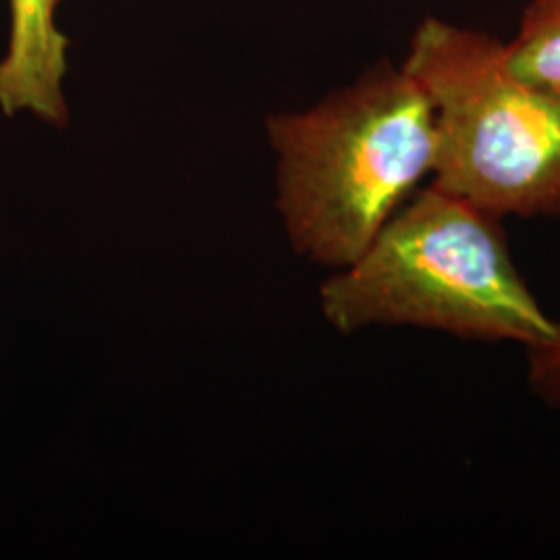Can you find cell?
<instances>
[{
    "mask_svg": "<svg viewBox=\"0 0 560 560\" xmlns=\"http://www.w3.org/2000/svg\"><path fill=\"white\" fill-rule=\"evenodd\" d=\"M268 140L293 252L342 270L432 175L436 113L402 65L381 62L305 113L270 117Z\"/></svg>",
    "mask_w": 560,
    "mask_h": 560,
    "instance_id": "1",
    "label": "cell"
},
{
    "mask_svg": "<svg viewBox=\"0 0 560 560\" xmlns=\"http://www.w3.org/2000/svg\"><path fill=\"white\" fill-rule=\"evenodd\" d=\"M320 307L342 335L418 326L527 349L557 328L521 279L501 217L434 183L400 206L358 260L322 284Z\"/></svg>",
    "mask_w": 560,
    "mask_h": 560,
    "instance_id": "2",
    "label": "cell"
},
{
    "mask_svg": "<svg viewBox=\"0 0 560 560\" xmlns=\"http://www.w3.org/2000/svg\"><path fill=\"white\" fill-rule=\"evenodd\" d=\"M402 69L434 104V185L501 219L560 217V92L520 80L497 36L439 18Z\"/></svg>",
    "mask_w": 560,
    "mask_h": 560,
    "instance_id": "3",
    "label": "cell"
},
{
    "mask_svg": "<svg viewBox=\"0 0 560 560\" xmlns=\"http://www.w3.org/2000/svg\"><path fill=\"white\" fill-rule=\"evenodd\" d=\"M62 0H9L11 32L0 60V110L32 113L55 127L69 122L62 94L69 40L55 23Z\"/></svg>",
    "mask_w": 560,
    "mask_h": 560,
    "instance_id": "4",
    "label": "cell"
},
{
    "mask_svg": "<svg viewBox=\"0 0 560 560\" xmlns=\"http://www.w3.org/2000/svg\"><path fill=\"white\" fill-rule=\"evenodd\" d=\"M504 59L520 80L560 92V0H529Z\"/></svg>",
    "mask_w": 560,
    "mask_h": 560,
    "instance_id": "5",
    "label": "cell"
},
{
    "mask_svg": "<svg viewBox=\"0 0 560 560\" xmlns=\"http://www.w3.org/2000/svg\"><path fill=\"white\" fill-rule=\"evenodd\" d=\"M527 361L534 393L546 402L560 407V322L548 339L527 347Z\"/></svg>",
    "mask_w": 560,
    "mask_h": 560,
    "instance_id": "6",
    "label": "cell"
}]
</instances>
